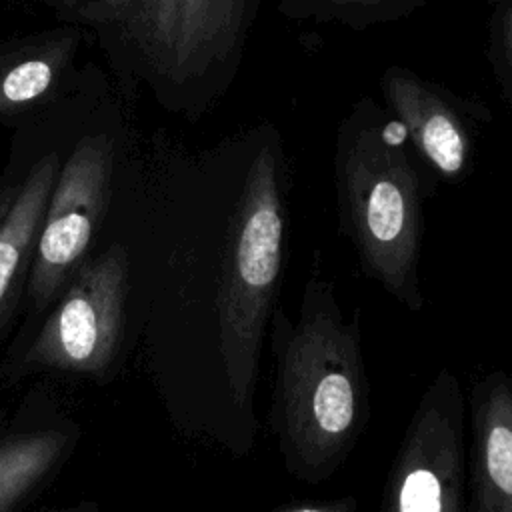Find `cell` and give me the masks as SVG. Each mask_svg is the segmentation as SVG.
I'll return each mask as SVG.
<instances>
[{"label": "cell", "instance_id": "obj_12", "mask_svg": "<svg viewBox=\"0 0 512 512\" xmlns=\"http://www.w3.org/2000/svg\"><path fill=\"white\" fill-rule=\"evenodd\" d=\"M18 188H20V182L10 184V186H0V222L4 220L8 208L12 206L16 194H18Z\"/></svg>", "mask_w": 512, "mask_h": 512}, {"label": "cell", "instance_id": "obj_2", "mask_svg": "<svg viewBox=\"0 0 512 512\" xmlns=\"http://www.w3.org/2000/svg\"><path fill=\"white\" fill-rule=\"evenodd\" d=\"M430 178L434 174L396 114L362 102L338 126L334 192L340 232L362 272L410 312L426 304L420 256L424 204L434 190Z\"/></svg>", "mask_w": 512, "mask_h": 512}, {"label": "cell", "instance_id": "obj_7", "mask_svg": "<svg viewBox=\"0 0 512 512\" xmlns=\"http://www.w3.org/2000/svg\"><path fill=\"white\" fill-rule=\"evenodd\" d=\"M472 512H512V376L482 374L470 388Z\"/></svg>", "mask_w": 512, "mask_h": 512}, {"label": "cell", "instance_id": "obj_9", "mask_svg": "<svg viewBox=\"0 0 512 512\" xmlns=\"http://www.w3.org/2000/svg\"><path fill=\"white\" fill-rule=\"evenodd\" d=\"M72 438L66 428L8 434L0 440V512L12 510L62 462Z\"/></svg>", "mask_w": 512, "mask_h": 512}, {"label": "cell", "instance_id": "obj_8", "mask_svg": "<svg viewBox=\"0 0 512 512\" xmlns=\"http://www.w3.org/2000/svg\"><path fill=\"white\" fill-rule=\"evenodd\" d=\"M58 174V156L46 154L20 182L18 194L0 222V326L28 278L38 228Z\"/></svg>", "mask_w": 512, "mask_h": 512}, {"label": "cell", "instance_id": "obj_10", "mask_svg": "<svg viewBox=\"0 0 512 512\" xmlns=\"http://www.w3.org/2000/svg\"><path fill=\"white\" fill-rule=\"evenodd\" d=\"M52 78V66L40 58H30L12 66L0 80V108H18L34 102L50 88Z\"/></svg>", "mask_w": 512, "mask_h": 512}, {"label": "cell", "instance_id": "obj_11", "mask_svg": "<svg viewBox=\"0 0 512 512\" xmlns=\"http://www.w3.org/2000/svg\"><path fill=\"white\" fill-rule=\"evenodd\" d=\"M278 512H354L356 498H332V500H290L276 508Z\"/></svg>", "mask_w": 512, "mask_h": 512}, {"label": "cell", "instance_id": "obj_6", "mask_svg": "<svg viewBox=\"0 0 512 512\" xmlns=\"http://www.w3.org/2000/svg\"><path fill=\"white\" fill-rule=\"evenodd\" d=\"M386 94L390 112L402 120L414 150L434 178L446 184L464 182L474 170L478 122L488 120L486 110H464L408 78H392Z\"/></svg>", "mask_w": 512, "mask_h": 512}, {"label": "cell", "instance_id": "obj_1", "mask_svg": "<svg viewBox=\"0 0 512 512\" xmlns=\"http://www.w3.org/2000/svg\"><path fill=\"white\" fill-rule=\"evenodd\" d=\"M360 308L344 316L334 280L316 258L304 282L298 318L276 302L270 314L274 360L266 416L286 472L306 484L330 480L370 418Z\"/></svg>", "mask_w": 512, "mask_h": 512}, {"label": "cell", "instance_id": "obj_4", "mask_svg": "<svg viewBox=\"0 0 512 512\" xmlns=\"http://www.w3.org/2000/svg\"><path fill=\"white\" fill-rule=\"evenodd\" d=\"M466 400L458 376L442 368L420 396L382 490L384 512L464 510Z\"/></svg>", "mask_w": 512, "mask_h": 512}, {"label": "cell", "instance_id": "obj_5", "mask_svg": "<svg viewBox=\"0 0 512 512\" xmlns=\"http://www.w3.org/2000/svg\"><path fill=\"white\" fill-rule=\"evenodd\" d=\"M110 178L112 144L106 136L82 138L58 168L26 278L36 308L52 304L86 258L96 222L106 208Z\"/></svg>", "mask_w": 512, "mask_h": 512}, {"label": "cell", "instance_id": "obj_3", "mask_svg": "<svg viewBox=\"0 0 512 512\" xmlns=\"http://www.w3.org/2000/svg\"><path fill=\"white\" fill-rule=\"evenodd\" d=\"M126 292L128 256L122 246L86 256L52 302L22 360L24 372L90 378L108 372L122 338Z\"/></svg>", "mask_w": 512, "mask_h": 512}]
</instances>
